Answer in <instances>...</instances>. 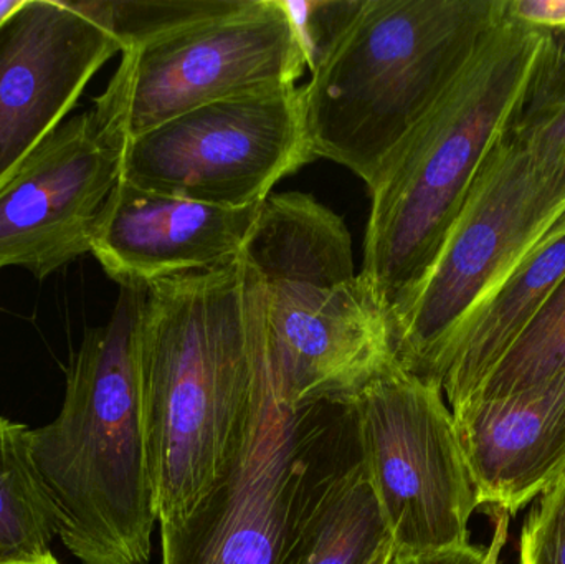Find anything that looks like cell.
I'll list each match as a JSON object with an SVG mask.
<instances>
[{
    "label": "cell",
    "mask_w": 565,
    "mask_h": 564,
    "mask_svg": "<svg viewBox=\"0 0 565 564\" xmlns=\"http://www.w3.org/2000/svg\"><path fill=\"white\" fill-rule=\"evenodd\" d=\"M267 358L260 281L244 258L149 285L141 406L159 526L188 519L224 476Z\"/></svg>",
    "instance_id": "1"
},
{
    "label": "cell",
    "mask_w": 565,
    "mask_h": 564,
    "mask_svg": "<svg viewBox=\"0 0 565 564\" xmlns=\"http://www.w3.org/2000/svg\"><path fill=\"white\" fill-rule=\"evenodd\" d=\"M561 62L553 33L508 13L507 0L371 192L364 267L391 330L430 270L491 149L507 138Z\"/></svg>",
    "instance_id": "2"
},
{
    "label": "cell",
    "mask_w": 565,
    "mask_h": 564,
    "mask_svg": "<svg viewBox=\"0 0 565 564\" xmlns=\"http://www.w3.org/2000/svg\"><path fill=\"white\" fill-rule=\"evenodd\" d=\"M148 287L119 285L111 317L73 354L58 416L29 430L58 539L79 564H148L158 522L141 406Z\"/></svg>",
    "instance_id": "3"
},
{
    "label": "cell",
    "mask_w": 565,
    "mask_h": 564,
    "mask_svg": "<svg viewBox=\"0 0 565 564\" xmlns=\"http://www.w3.org/2000/svg\"><path fill=\"white\" fill-rule=\"evenodd\" d=\"M242 258L260 281L268 361L289 407L348 406L398 363L344 221L312 195L271 192Z\"/></svg>",
    "instance_id": "4"
},
{
    "label": "cell",
    "mask_w": 565,
    "mask_h": 564,
    "mask_svg": "<svg viewBox=\"0 0 565 564\" xmlns=\"http://www.w3.org/2000/svg\"><path fill=\"white\" fill-rule=\"evenodd\" d=\"M500 0H362L302 88L315 158L381 184Z\"/></svg>",
    "instance_id": "5"
},
{
    "label": "cell",
    "mask_w": 565,
    "mask_h": 564,
    "mask_svg": "<svg viewBox=\"0 0 565 564\" xmlns=\"http://www.w3.org/2000/svg\"><path fill=\"white\" fill-rule=\"evenodd\" d=\"M565 224V155L513 135L481 164L430 270L392 330L395 358L430 381L460 328Z\"/></svg>",
    "instance_id": "6"
},
{
    "label": "cell",
    "mask_w": 565,
    "mask_h": 564,
    "mask_svg": "<svg viewBox=\"0 0 565 564\" xmlns=\"http://www.w3.org/2000/svg\"><path fill=\"white\" fill-rule=\"evenodd\" d=\"M305 68L281 0H237L225 12L121 52L92 111L126 145L209 103L295 86Z\"/></svg>",
    "instance_id": "7"
},
{
    "label": "cell",
    "mask_w": 565,
    "mask_h": 564,
    "mask_svg": "<svg viewBox=\"0 0 565 564\" xmlns=\"http://www.w3.org/2000/svg\"><path fill=\"white\" fill-rule=\"evenodd\" d=\"M344 407L395 555L470 545L480 506L441 387L395 363Z\"/></svg>",
    "instance_id": "8"
},
{
    "label": "cell",
    "mask_w": 565,
    "mask_h": 564,
    "mask_svg": "<svg viewBox=\"0 0 565 564\" xmlns=\"http://www.w3.org/2000/svg\"><path fill=\"white\" fill-rule=\"evenodd\" d=\"M328 409L289 407L267 358L224 476L188 519L161 526L162 564H280L309 486L335 446Z\"/></svg>",
    "instance_id": "9"
},
{
    "label": "cell",
    "mask_w": 565,
    "mask_h": 564,
    "mask_svg": "<svg viewBox=\"0 0 565 564\" xmlns=\"http://www.w3.org/2000/svg\"><path fill=\"white\" fill-rule=\"evenodd\" d=\"M315 159L301 86L232 96L126 141L122 181L169 198L242 209L267 201Z\"/></svg>",
    "instance_id": "10"
},
{
    "label": "cell",
    "mask_w": 565,
    "mask_h": 564,
    "mask_svg": "<svg viewBox=\"0 0 565 564\" xmlns=\"http://www.w3.org/2000/svg\"><path fill=\"white\" fill-rule=\"evenodd\" d=\"M122 148L93 111L63 121L0 185V270L22 267L45 278L89 254L121 178Z\"/></svg>",
    "instance_id": "11"
},
{
    "label": "cell",
    "mask_w": 565,
    "mask_h": 564,
    "mask_svg": "<svg viewBox=\"0 0 565 564\" xmlns=\"http://www.w3.org/2000/svg\"><path fill=\"white\" fill-rule=\"evenodd\" d=\"M116 53L118 42L63 0H23L0 20V185Z\"/></svg>",
    "instance_id": "12"
},
{
    "label": "cell",
    "mask_w": 565,
    "mask_h": 564,
    "mask_svg": "<svg viewBox=\"0 0 565 564\" xmlns=\"http://www.w3.org/2000/svg\"><path fill=\"white\" fill-rule=\"evenodd\" d=\"M260 205L202 204L119 179L96 222L89 254L118 285L149 287L175 275L217 270L242 257Z\"/></svg>",
    "instance_id": "13"
},
{
    "label": "cell",
    "mask_w": 565,
    "mask_h": 564,
    "mask_svg": "<svg viewBox=\"0 0 565 564\" xmlns=\"http://www.w3.org/2000/svg\"><path fill=\"white\" fill-rule=\"evenodd\" d=\"M478 506L518 513L565 476V373L451 409Z\"/></svg>",
    "instance_id": "14"
},
{
    "label": "cell",
    "mask_w": 565,
    "mask_h": 564,
    "mask_svg": "<svg viewBox=\"0 0 565 564\" xmlns=\"http://www.w3.org/2000/svg\"><path fill=\"white\" fill-rule=\"evenodd\" d=\"M565 275V224L460 328L431 373L451 407L465 403L526 330Z\"/></svg>",
    "instance_id": "15"
},
{
    "label": "cell",
    "mask_w": 565,
    "mask_h": 564,
    "mask_svg": "<svg viewBox=\"0 0 565 564\" xmlns=\"http://www.w3.org/2000/svg\"><path fill=\"white\" fill-rule=\"evenodd\" d=\"M332 447L309 486L280 564H371L392 546L358 449Z\"/></svg>",
    "instance_id": "16"
},
{
    "label": "cell",
    "mask_w": 565,
    "mask_h": 564,
    "mask_svg": "<svg viewBox=\"0 0 565 564\" xmlns=\"http://www.w3.org/2000/svg\"><path fill=\"white\" fill-rule=\"evenodd\" d=\"M29 427L0 417V563L52 552L58 519L30 453Z\"/></svg>",
    "instance_id": "17"
},
{
    "label": "cell",
    "mask_w": 565,
    "mask_h": 564,
    "mask_svg": "<svg viewBox=\"0 0 565 564\" xmlns=\"http://www.w3.org/2000/svg\"><path fill=\"white\" fill-rule=\"evenodd\" d=\"M564 373L565 275L526 330L468 400L520 393Z\"/></svg>",
    "instance_id": "18"
},
{
    "label": "cell",
    "mask_w": 565,
    "mask_h": 564,
    "mask_svg": "<svg viewBox=\"0 0 565 564\" xmlns=\"http://www.w3.org/2000/svg\"><path fill=\"white\" fill-rule=\"evenodd\" d=\"M102 26L121 52L151 42L205 17L225 12L237 0H63Z\"/></svg>",
    "instance_id": "19"
},
{
    "label": "cell",
    "mask_w": 565,
    "mask_h": 564,
    "mask_svg": "<svg viewBox=\"0 0 565 564\" xmlns=\"http://www.w3.org/2000/svg\"><path fill=\"white\" fill-rule=\"evenodd\" d=\"M511 135L534 151L565 155V65L546 73Z\"/></svg>",
    "instance_id": "20"
},
{
    "label": "cell",
    "mask_w": 565,
    "mask_h": 564,
    "mask_svg": "<svg viewBox=\"0 0 565 564\" xmlns=\"http://www.w3.org/2000/svg\"><path fill=\"white\" fill-rule=\"evenodd\" d=\"M305 53L306 65L315 70L335 40L344 33L362 0H281Z\"/></svg>",
    "instance_id": "21"
},
{
    "label": "cell",
    "mask_w": 565,
    "mask_h": 564,
    "mask_svg": "<svg viewBox=\"0 0 565 564\" xmlns=\"http://www.w3.org/2000/svg\"><path fill=\"white\" fill-rule=\"evenodd\" d=\"M520 564H565V476L543 493L527 517Z\"/></svg>",
    "instance_id": "22"
},
{
    "label": "cell",
    "mask_w": 565,
    "mask_h": 564,
    "mask_svg": "<svg viewBox=\"0 0 565 564\" xmlns=\"http://www.w3.org/2000/svg\"><path fill=\"white\" fill-rule=\"evenodd\" d=\"M508 517L510 513L498 510L497 535L488 550L467 545L448 550V552L430 553V555L402 556L392 553L387 564H498L501 549L507 540Z\"/></svg>",
    "instance_id": "23"
},
{
    "label": "cell",
    "mask_w": 565,
    "mask_h": 564,
    "mask_svg": "<svg viewBox=\"0 0 565 564\" xmlns=\"http://www.w3.org/2000/svg\"><path fill=\"white\" fill-rule=\"evenodd\" d=\"M0 564H60L56 556L52 552L43 553L40 556H33V558L12 560V562L0 563Z\"/></svg>",
    "instance_id": "24"
},
{
    "label": "cell",
    "mask_w": 565,
    "mask_h": 564,
    "mask_svg": "<svg viewBox=\"0 0 565 564\" xmlns=\"http://www.w3.org/2000/svg\"><path fill=\"white\" fill-rule=\"evenodd\" d=\"M22 2L23 0H0V20L6 19V17L9 15L10 12H13L17 7H20Z\"/></svg>",
    "instance_id": "25"
},
{
    "label": "cell",
    "mask_w": 565,
    "mask_h": 564,
    "mask_svg": "<svg viewBox=\"0 0 565 564\" xmlns=\"http://www.w3.org/2000/svg\"><path fill=\"white\" fill-rule=\"evenodd\" d=\"M392 553H394V549H392V546H388V549H385L384 552L381 553V555L375 556V558L372 560L371 564H387L388 560H391Z\"/></svg>",
    "instance_id": "26"
}]
</instances>
